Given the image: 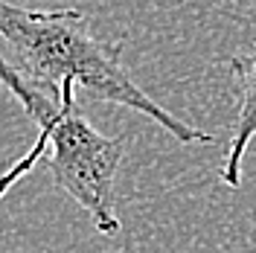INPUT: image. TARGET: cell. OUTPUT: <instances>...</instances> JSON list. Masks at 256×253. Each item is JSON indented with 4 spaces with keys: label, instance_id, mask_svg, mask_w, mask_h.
<instances>
[{
    "label": "cell",
    "instance_id": "cell-4",
    "mask_svg": "<svg viewBox=\"0 0 256 253\" xmlns=\"http://www.w3.org/2000/svg\"><path fill=\"white\" fill-rule=\"evenodd\" d=\"M47 142H50V140H47V134H41V131H38V137H35V142H32L30 152H26L24 158H18L15 163H12V166L6 169V172H0V201L6 198V192L12 190L18 180H24V178H26V174H30L32 169H35V166H38V163L44 160Z\"/></svg>",
    "mask_w": 256,
    "mask_h": 253
},
{
    "label": "cell",
    "instance_id": "cell-1",
    "mask_svg": "<svg viewBox=\"0 0 256 253\" xmlns=\"http://www.w3.org/2000/svg\"><path fill=\"white\" fill-rule=\"evenodd\" d=\"M0 35L15 50L18 67L56 88H82L108 105H122L148 116L184 146L216 142L204 128L169 114L122 64V38H99L79 9H26L0 0Z\"/></svg>",
    "mask_w": 256,
    "mask_h": 253
},
{
    "label": "cell",
    "instance_id": "cell-3",
    "mask_svg": "<svg viewBox=\"0 0 256 253\" xmlns=\"http://www.w3.org/2000/svg\"><path fill=\"white\" fill-rule=\"evenodd\" d=\"M230 70L236 76V88H239V105L233 114V128H230V142L224 152L222 163V180L224 186L239 190L242 186V160L248 154V146L256 137V44L236 52L230 58Z\"/></svg>",
    "mask_w": 256,
    "mask_h": 253
},
{
    "label": "cell",
    "instance_id": "cell-2",
    "mask_svg": "<svg viewBox=\"0 0 256 253\" xmlns=\"http://www.w3.org/2000/svg\"><path fill=\"white\" fill-rule=\"evenodd\" d=\"M0 84L20 102L41 134L50 140L47 172L52 184L67 192L90 216L102 236L122 230L116 216V172L126 154V142L99 134L76 102L79 88H56L32 79L20 67L0 58Z\"/></svg>",
    "mask_w": 256,
    "mask_h": 253
}]
</instances>
